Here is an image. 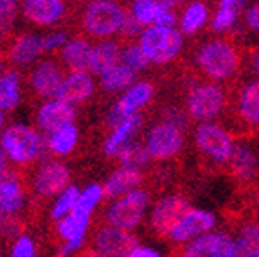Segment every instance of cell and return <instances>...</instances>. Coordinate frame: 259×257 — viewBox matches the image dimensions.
Segmentation results:
<instances>
[{"label":"cell","instance_id":"6da1fadb","mask_svg":"<svg viewBox=\"0 0 259 257\" xmlns=\"http://www.w3.org/2000/svg\"><path fill=\"white\" fill-rule=\"evenodd\" d=\"M0 146L9 162L16 165H27L44 155L47 142L41 137L40 130L24 122H13L6 126L4 133L0 135Z\"/></svg>","mask_w":259,"mask_h":257},{"label":"cell","instance_id":"7a4b0ae2","mask_svg":"<svg viewBox=\"0 0 259 257\" xmlns=\"http://www.w3.org/2000/svg\"><path fill=\"white\" fill-rule=\"evenodd\" d=\"M126 11L115 0H92L83 13V29L92 38L108 40L121 32Z\"/></svg>","mask_w":259,"mask_h":257},{"label":"cell","instance_id":"3957f363","mask_svg":"<svg viewBox=\"0 0 259 257\" xmlns=\"http://www.w3.org/2000/svg\"><path fill=\"white\" fill-rule=\"evenodd\" d=\"M202 72L212 79H229L239 67V53L225 40H210L202 45L196 54Z\"/></svg>","mask_w":259,"mask_h":257},{"label":"cell","instance_id":"277c9868","mask_svg":"<svg viewBox=\"0 0 259 257\" xmlns=\"http://www.w3.org/2000/svg\"><path fill=\"white\" fill-rule=\"evenodd\" d=\"M182 32L173 27H151L144 29L139 36V45L153 63H167L182 51Z\"/></svg>","mask_w":259,"mask_h":257},{"label":"cell","instance_id":"5b68a950","mask_svg":"<svg viewBox=\"0 0 259 257\" xmlns=\"http://www.w3.org/2000/svg\"><path fill=\"white\" fill-rule=\"evenodd\" d=\"M146 205H148V193L132 191V193L117 198L110 205L106 210V220H108L110 227L132 230L142 221Z\"/></svg>","mask_w":259,"mask_h":257},{"label":"cell","instance_id":"8992f818","mask_svg":"<svg viewBox=\"0 0 259 257\" xmlns=\"http://www.w3.org/2000/svg\"><path fill=\"white\" fill-rule=\"evenodd\" d=\"M184 137L182 130L171 122L162 121L155 124L148 133L146 139V148L150 151V157L155 160H167L175 157L180 148H182Z\"/></svg>","mask_w":259,"mask_h":257},{"label":"cell","instance_id":"52a82bcc","mask_svg":"<svg viewBox=\"0 0 259 257\" xmlns=\"http://www.w3.org/2000/svg\"><path fill=\"white\" fill-rule=\"evenodd\" d=\"M189 201L180 194H171V196L162 198L153 207L151 212V227L160 236H171L175 227L180 223L186 212L189 210Z\"/></svg>","mask_w":259,"mask_h":257},{"label":"cell","instance_id":"ba28073f","mask_svg":"<svg viewBox=\"0 0 259 257\" xmlns=\"http://www.w3.org/2000/svg\"><path fill=\"white\" fill-rule=\"evenodd\" d=\"M196 144L203 153H207L212 160L216 162H229L232 155V141L231 137L227 135L220 126L210 124V122H203L196 128L194 133Z\"/></svg>","mask_w":259,"mask_h":257},{"label":"cell","instance_id":"9c48e42d","mask_svg":"<svg viewBox=\"0 0 259 257\" xmlns=\"http://www.w3.org/2000/svg\"><path fill=\"white\" fill-rule=\"evenodd\" d=\"M70 185V169L63 162L51 160L40 165L34 175V191L40 196H58Z\"/></svg>","mask_w":259,"mask_h":257},{"label":"cell","instance_id":"30bf717a","mask_svg":"<svg viewBox=\"0 0 259 257\" xmlns=\"http://www.w3.org/2000/svg\"><path fill=\"white\" fill-rule=\"evenodd\" d=\"M153 96V87L148 81H139L135 83L132 89H128L124 94L121 96V99L112 106L108 115V122L110 126H117L121 121H124L126 117L135 115L142 106L148 103Z\"/></svg>","mask_w":259,"mask_h":257},{"label":"cell","instance_id":"8fae6325","mask_svg":"<svg viewBox=\"0 0 259 257\" xmlns=\"http://www.w3.org/2000/svg\"><path fill=\"white\" fill-rule=\"evenodd\" d=\"M223 108V92L216 84H200L187 97V110L194 119L207 121Z\"/></svg>","mask_w":259,"mask_h":257},{"label":"cell","instance_id":"7c38bea8","mask_svg":"<svg viewBox=\"0 0 259 257\" xmlns=\"http://www.w3.org/2000/svg\"><path fill=\"white\" fill-rule=\"evenodd\" d=\"M63 79L65 74L60 63L51 60L38 61L31 72V89L41 99H56Z\"/></svg>","mask_w":259,"mask_h":257},{"label":"cell","instance_id":"4fadbf2b","mask_svg":"<svg viewBox=\"0 0 259 257\" xmlns=\"http://www.w3.org/2000/svg\"><path fill=\"white\" fill-rule=\"evenodd\" d=\"M74 119H76V106L60 99L45 101L36 113L38 130L45 135H51L67 124H72Z\"/></svg>","mask_w":259,"mask_h":257},{"label":"cell","instance_id":"5bb4252c","mask_svg":"<svg viewBox=\"0 0 259 257\" xmlns=\"http://www.w3.org/2000/svg\"><path fill=\"white\" fill-rule=\"evenodd\" d=\"M65 0H22L20 13L31 24L40 27H51L65 16Z\"/></svg>","mask_w":259,"mask_h":257},{"label":"cell","instance_id":"9a60e30c","mask_svg":"<svg viewBox=\"0 0 259 257\" xmlns=\"http://www.w3.org/2000/svg\"><path fill=\"white\" fill-rule=\"evenodd\" d=\"M137 248V237L130 230L106 227L96 236V250L105 257H128Z\"/></svg>","mask_w":259,"mask_h":257},{"label":"cell","instance_id":"2e32d148","mask_svg":"<svg viewBox=\"0 0 259 257\" xmlns=\"http://www.w3.org/2000/svg\"><path fill=\"white\" fill-rule=\"evenodd\" d=\"M94 90H96V83H94V77L89 70H85V72H69L65 76L63 83H61L56 99L77 106L81 103H85L87 99H90Z\"/></svg>","mask_w":259,"mask_h":257},{"label":"cell","instance_id":"e0dca14e","mask_svg":"<svg viewBox=\"0 0 259 257\" xmlns=\"http://www.w3.org/2000/svg\"><path fill=\"white\" fill-rule=\"evenodd\" d=\"M212 227H214V216L212 214L207 212V210L189 209L186 212V216L180 220V223L173 229L169 237L177 243H184L207 232Z\"/></svg>","mask_w":259,"mask_h":257},{"label":"cell","instance_id":"ac0fdd59","mask_svg":"<svg viewBox=\"0 0 259 257\" xmlns=\"http://www.w3.org/2000/svg\"><path fill=\"white\" fill-rule=\"evenodd\" d=\"M24 187L15 171L8 169L0 175V218L15 216L24 207Z\"/></svg>","mask_w":259,"mask_h":257},{"label":"cell","instance_id":"d6986e66","mask_svg":"<svg viewBox=\"0 0 259 257\" xmlns=\"http://www.w3.org/2000/svg\"><path fill=\"white\" fill-rule=\"evenodd\" d=\"M44 53V36H38L34 32H24L13 41L9 49V60L16 67H29L36 63Z\"/></svg>","mask_w":259,"mask_h":257},{"label":"cell","instance_id":"ffe728a7","mask_svg":"<svg viewBox=\"0 0 259 257\" xmlns=\"http://www.w3.org/2000/svg\"><path fill=\"white\" fill-rule=\"evenodd\" d=\"M122 49L117 41L113 40H103L92 49V58H90V68L89 72L92 76H105L108 70L117 67L121 63Z\"/></svg>","mask_w":259,"mask_h":257},{"label":"cell","instance_id":"44dd1931","mask_svg":"<svg viewBox=\"0 0 259 257\" xmlns=\"http://www.w3.org/2000/svg\"><path fill=\"white\" fill-rule=\"evenodd\" d=\"M92 49L94 47L87 38H70L67 45L60 51L61 61L70 72H85L90 68Z\"/></svg>","mask_w":259,"mask_h":257},{"label":"cell","instance_id":"7402d4cb","mask_svg":"<svg viewBox=\"0 0 259 257\" xmlns=\"http://www.w3.org/2000/svg\"><path fill=\"white\" fill-rule=\"evenodd\" d=\"M142 122V117L139 113L135 115L126 117L124 121H121L117 126H113L112 133L106 139L105 146H103V151H105L106 157H117L119 151L124 148L126 144L132 142V137L135 135V132L139 130Z\"/></svg>","mask_w":259,"mask_h":257},{"label":"cell","instance_id":"603a6c76","mask_svg":"<svg viewBox=\"0 0 259 257\" xmlns=\"http://www.w3.org/2000/svg\"><path fill=\"white\" fill-rule=\"evenodd\" d=\"M142 182V175L139 169H130V167H119L113 175H110V178L106 180V184L103 185L106 198H121L124 194L135 191L139 184Z\"/></svg>","mask_w":259,"mask_h":257},{"label":"cell","instance_id":"cb8c5ba5","mask_svg":"<svg viewBox=\"0 0 259 257\" xmlns=\"http://www.w3.org/2000/svg\"><path fill=\"white\" fill-rule=\"evenodd\" d=\"M45 142H47V149L54 157H67L76 149L77 142H79V130L74 122L67 124L58 132L47 135Z\"/></svg>","mask_w":259,"mask_h":257},{"label":"cell","instance_id":"d4e9b609","mask_svg":"<svg viewBox=\"0 0 259 257\" xmlns=\"http://www.w3.org/2000/svg\"><path fill=\"white\" fill-rule=\"evenodd\" d=\"M90 223V216L87 214H77V212H70L69 216L61 218L58 221V234L63 237L67 243H76V245H83L85 241V232L89 229Z\"/></svg>","mask_w":259,"mask_h":257},{"label":"cell","instance_id":"484cf974","mask_svg":"<svg viewBox=\"0 0 259 257\" xmlns=\"http://www.w3.org/2000/svg\"><path fill=\"white\" fill-rule=\"evenodd\" d=\"M22 81L16 70H6L0 76V108L4 112H13L20 105L22 99Z\"/></svg>","mask_w":259,"mask_h":257},{"label":"cell","instance_id":"4316f807","mask_svg":"<svg viewBox=\"0 0 259 257\" xmlns=\"http://www.w3.org/2000/svg\"><path fill=\"white\" fill-rule=\"evenodd\" d=\"M135 77H137L135 70L126 67L124 63H119L117 67H113L112 70H108L105 76H101V87L108 94L121 92V90H128L134 87Z\"/></svg>","mask_w":259,"mask_h":257},{"label":"cell","instance_id":"83f0119b","mask_svg":"<svg viewBox=\"0 0 259 257\" xmlns=\"http://www.w3.org/2000/svg\"><path fill=\"white\" fill-rule=\"evenodd\" d=\"M229 164H231L232 173L238 178H241V180H248L257 171V157H255V153L252 149L245 148V146H236L232 149Z\"/></svg>","mask_w":259,"mask_h":257},{"label":"cell","instance_id":"f1b7e54d","mask_svg":"<svg viewBox=\"0 0 259 257\" xmlns=\"http://www.w3.org/2000/svg\"><path fill=\"white\" fill-rule=\"evenodd\" d=\"M239 113L245 121L259 124V81L247 84L239 94Z\"/></svg>","mask_w":259,"mask_h":257},{"label":"cell","instance_id":"f546056e","mask_svg":"<svg viewBox=\"0 0 259 257\" xmlns=\"http://www.w3.org/2000/svg\"><path fill=\"white\" fill-rule=\"evenodd\" d=\"M117 158H119L121 167L139 169V171H141V167L148 164V160H150L151 157L146 146L139 144V142H130V144H126L124 148L119 151Z\"/></svg>","mask_w":259,"mask_h":257},{"label":"cell","instance_id":"4dcf8cb0","mask_svg":"<svg viewBox=\"0 0 259 257\" xmlns=\"http://www.w3.org/2000/svg\"><path fill=\"white\" fill-rule=\"evenodd\" d=\"M236 257H259V225H245L236 241Z\"/></svg>","mask_w":259,"mask_h":257},{"label":"cell","instance_id":"1f68e13d","mask_svg":"<svg viewBox=\"0 0 259 257\" xmlns=\"http://www.w3.org/2000/svg\"><path fill=\"white\" fill-rule=\"evenodd\" d=\"M79 194H81V191L77 189L76 185H69L63 193L58 194L56 200H54V203H53V209H51V216H53V220L60 221L61 218L69 216V214L76 209V203H77V200H79Z\"/></svg>","mask_w":259,"mask_h":257},{"label":"cell","instance_id":"d6a6232c","mask_svg":"<svg viewBox=\"0 0 259 257\" xmlns=\"http://www.w3.org/2000/svg\"><path fill=\"white\" fill-rule=\"evenodd\" d=\"M105 196V189H103V185L99 184H90L85 191H81L79 194V200L76 203V209L72 212H77V214H90L94 212V209L97 207V203L103 200Z\"/></svg>","mask_w":259,"mask_h":257},{"label":"cell","instance_id":"836d02e7","mask_svg":"<svg viewBox=\"0 0 259 257\" xmlns=\"http://www.w3.org/2000/svg\"><path fill=\"white\" fill-rule=\"evenodd\" d=\"M160 11V0H134L132 4V15L137 18L141 25H153L157 15Z\"/></svg>","mask_w":259,"mask_h":257},{"label":"cell","instance_id":"e575fe53","mask_svg":"<svg viewBox=\"0 0 259 257\" xmlns=\"http://www.w3.org/2000/svg\"><path fill=\"white\" fill-rule=\"evenodd\" d=\"M207 20V8L200 2H194L189 8L186 9L182 16V22H180V27H182L184 32L191 34V32L198 31L203 25V22Z\"/></svg>","mask_w":259,"mask_h":257},{"label":"cell","instance_id":"d590c367","mask_svg":"<svg viewBox=\"0 0 259 257\" xmlns=\"http://www.w3.org/2000/svg\"><path fill=\"white\" fill-rule=\"evenodd\" d=\"M241 4L243 2H238V4H225V2H222L218 9V15L214 16V20L210 22V27L214 29V31H223V29L231 27L234 24L236 16H238Z\"/></svg>","mask_w":259,"mask_h":257},{"label":"cell","instance_id":"8d00e7d4","mask_svg":"<svg viewBox=\"0 0 259 257\" xmlns=\"http://www.w3.org/2000/svg\"><path fill=\"white\" fill-rule=\"evenodd\" d=\"M121 63H124L126 67L139 72V70H144L150 65V60H148V56H146L144 51L141 49V45H128V47L122 49Z\"/></svg>","mask_w":259,"mask_h":257},{"label":"cell","instance_id":"74e56055","mask_svg":"<svg viewBox=\"0 0 259 257\" xmlns=\"http://www.w3.org/2000/svg\"><path fill=\"white\" fill-rule=\"evenodd\" d=\"M22 0H0V36L11 31Z\"/></svg>","mask_w":259,"mask_h":257},{"label":"cell","instance_id":"f35d334b","mask_svg":"<svg viewBox=\"0 0 259 257\" xmlns=\"http://www.w3.org/2000/svg\"><path fill=\"white\" fill-rule=\"evenodd\" d=\"M210 257H236V241H232L227 234H214Z\"/></svg>","mask_w":259,"mask_h":257},{"label":"cell","instance_id":"ab89813d","mask_svg":"<svg viewBox=\"0 0 259 257\" xmlns=\"http://www.w3.org/2000/svg\"><path fill=\"white\" fill-rule=\"evenodd\" d=\"M212 237H214V234H207V236L196 237L193 243L187 245V248L184 250L182 257H210Z\"/></svg>","mask_w":259,"mask_h":257},{"label":"cell","instance_id":"60d3db41","mask_svg":"<svg viewBox=\"0 0 259 257\" xmlns=\"http://www.w3.org/2000/svg\"><path fill=\"white\" fill-rule=\"evenodd\" d=\"M69 40H70L69 34H67L65 31L49 32L47 36H44V51L45 53H56V51H61Z\"/></svg>","mask_w":259,"mask_h":257},{"label":"cell","instance_id":"b9f144b4","mask_svg":"<svg viewBox=\"0 0 259 257\" xmlns=\"http://www.w3.org/2000/svg\"><path fill=\"white\" fill-rule=\"evenodd\" d=\"M11 257H36V246L29 236H20L11 248Z\"/></svg>","mask_w":259,"mask_h":257},{"label":"cell","instance_id":"7bdbcfd3","mask_svg":"<svg viewBox=\"0 0 259 257\" xmlns=\"http://www.w3.org/2000/svg\"><path fill=\"white\" fill-rule=\"evenodd\" d=\"M175 11L171 6V0H160V11L157 15V20L153 25L157 27H173L175 25Z\"/></svg>","mask_w":259,"mask_h":257},{"label":"cell","instance_id":"ee69618b","mask_svg":"<svg viewBox=\"0 0 259 257\" xmlns=\"http://www.w3.org/2000/svg\"><path fill=\"white\" fill-rule=\"evenodd\" d=\"M142 27L144 25H141L137 22V18H135L132 13H126V16H124V24H122V29H121V32L124 34V36H135V34H139L141 36L142 32Z\"/></svg>","mask_w":259,"mask_h":257},{"label":"cell","instance_id":"f6af8a7d","mask_svg":"<svg viewBox=\"0 0 259 257\" xmlns=\"http://www.w3.org/2000/svg\"><path fill=\"white\" fill-rule=\"evenodd\" d=\"M0 232L6 234V236H16L20 232V225L16 223L13 216H4L0 218Z\"/></svg>","mask_w":259,"mask_h":257},{"label":"cell","instance_id":"bcb514c9","mask_svg":"<svg viewBox=\"0 0 259 257\" xmlns=\"http://www.w3.org/2000/svg\"><path fill=\"white\" fill-rule=\"evenodd\" d=\"M247 24L250 29H254V31L259 32V4L247 11Z\"/></svg>","mask_w":259,"mask_h":257},{"label":"cell","instance_id":"7dc6e473","mask_svg":"<svg viewBox=\"0 0 259 257\" xmlns=\"http://www.w3.org/2000/svg\"><path fill=\"white\" fill-rule=\"evenodd\" d=\"M128 257H160V255H158V252H155L153 248H148V246H137V248L130 253Z\"/></svg>","mask_w":259,"mask_h":257},{"label":"cell","instance_id":"c3c4849f","mask_svg":"<svg viewBox=\"0 0 259 257\" xmlns=\"http://www.w3.org/2000/svg\"><path fill=\"white\" fill-rule=\"evenodd\" d=\"M8 169H9V160H8V157H6V153H4V149H2V146H0V175L6 173Z\"/></svg>","mask_w":259,"mask_h":257},{"label":"cell","instance_id":"681fc988","mask_svg":"<svg viewBox=\"0 0 259 257\" xmlns=\"http://www.w3.org/2000/svg\"><path fill=\"white\" fill-rule=\"evenodd\" d=\"M252 68H254L255 74H259V49L252 54Z\"/></svg>","mask_w":259,"mask_h":257},{"label":"cell","instance_id":"f907efd6","mask_svg":"<svg viewBox=\"0 0 259 257\" xmlns=\"http://www.w3.org/2000/svg\"><path fill=\"white\" fill-rule=\"evenodd\" d=\"M79 257H105L99 250H85L83 253H79Z\"/></svg>","mask_w":259,"mask_h":257},{"label":"cell","instance_id":"816d5d0a","mask_svg":"<svg viewBox=\"0 0 259 257\" xmlns=\"http://www.w3.org/2000/svg\"><path fill=\"white\" fill-rule=\"evenodd\" d=\"M4 130H6V112L0 108V135L4 133Z\"/></svg>","mask_w":259,"mask_h":257},{"label":"cell","instance_id":"f5cc1de1","mask_svg":"<svg viewBox=\"0 0 259 257\" xmlns=\"http://www.w3.org/2000/svg\"><path fill=\"white\" fill-rule=\"evenodd\" d=\"M6 72V67H4V60H2V58H0V76H2V74Z\"/></svg>","mask_w":259,"mask_h":257}]
</instances>
